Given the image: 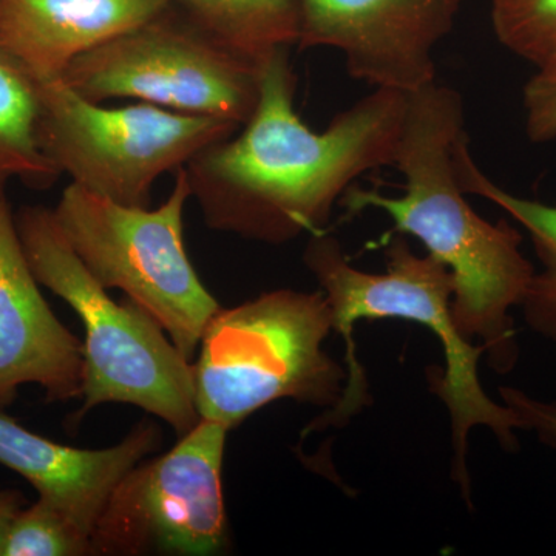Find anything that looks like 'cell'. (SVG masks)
<instances>
[{
	"label": "cell",
	"mask_w": 556,
	"mask_h": 556,
	"mask_svg": "<svg viewBox=\"0 0 556 556\" xmlns=\"http://www.w3.org/2000/svg\"><path fill=\"white\" fill-rule=\"evenodd\" d=\"M91 555V536L67 514L38 497L11 525L3 556Z\"/></svg>",
	"instance_id": "e0dca14e"
},
{
	"label": "cell",
	"mask_w": 556,
	"mask_h": 556,
	"mask_svg": "<svg viewBox=\"0 0 556 556\" xmlns=\"http://www.w3.org/2000/svg\"><path fill=\"white\" fill-rule=\"evenodd\" d=\"M174 5L223 47L257 65L298 46V0H174Z\"/></svg>",
	"instance_id": "9a60e30c"
},
{
	"label": "cell",
	"mask_w": 556,
	"mask_h": 556,
	"mask_svg": "<svg viewBox=\"0 0 556 556\" xmlns=\"http://www.w3.org/2000/svg\"><path fill=\"white\" fill-rule=\"evenodd\" d=\"M0 2H2V0H0Z\"/></svg>",
	"instance_id": "7402d4cb"
},
{
	"label": "cell",
	"mask_w": 556,
	"mask_h": 556,
	"mask_svg": "<svg viewBox=\"0 0 556 556\" xmlns=\"http://www.w3.org/2000/svg\"><path fill=\"white\" fill-rule=\"evenodd\" d=\"M455 164L457 181L466 195H477L503 208L529 233L541 270L533 274L519 306L527 327L556 343V206L514 195L493 182L475 163L467 134L457 141Z\"/></svg>",
	"instance_id": "5bb4252c"
},
{
	"label": "cell",
	"mask_w": 556,
	"mask_h": 556,
	"mask_svg": "<svg viewBox=\"0 0 556 556\" xmlns=\"http://www.w3.org/2000/svg\"><path fill=\"white\" fill-rule=\"evenodd\" d=\"M174 0H2L0 46L36 80L166 13Z\"/></svg>",
	"instance_id": "4fadbf2b"
},
{
	"label": "cell",
	"mask_w": 556,
	"mask_h": 556,
	"mask_svg": "<svg viewBox=\"0 0 556 556\" xmlns=\"http://www.w3.org/2000/svg\"><path fill=\"white\" fill-rule=\"evenodd\" d=\"M289 50L260 64L251 118L185 167L208 229L266 244L317 236L358 177L393 166L407 94L375 89L313 130L294 108Z\"/></svg>",
	"instance_id": "6da1fadb"
},
{
	"label": "cell",
	"mask_w": 556,
	"mask_h": 556,
	"mask_svg": "<svg viewBox=\"0 0 556 556\" xmlns=\"http://www.w3.org/2000/svg\"><path fill=\"white\" fill-rule=\"evenodd\" d=\"M527 137L533 142L556 139V58L536 67L522 91Z\"/></svg>",
	"instance_id": "d6986e66"
},
{
	"label": "cell",
	"mask_w": 556,
	"mask_h": 556,
	"mask_svg": "<svg viewBox=\"0 0 556 556\" xmlns=\"http://www.w3.org/2000/svg\"><path fill=\"white\" fill-rule=\"evenodd\" d=\"M387 273L368 274L353 268L339 240L325 232L311 236L303 260L328 300L332 331L346 343V386L336 407L311 422L316 431L342 427L369 404L367 376L358 364L353 328L364 318H405L424 325L437 336L444 350L445 368L427 369L428 386L452 417L453 479L471 503L467 470L468 433L484 426L506 452H518L515 430H522L514 409L492 401L479 382L478 362L484 345H473L457 328L452 313L455 281L452 273L431 255L419 257L404 236L396 233L387 247Z\"/></svg>",
	"instance_id": "3957f363"
},
{
	"label": "cell",
	"mask_w": 556,
	"mask_h": 556,
	"mask_svg": "<svg viewBox=\"0 0 556 556\" xmlns=\"http://www.w3.org/2000/svg\"><path fill=\"white\" fill-rule=\"evenodd\" d=\"M172 9L76 58L61 78L98 104L131 100L243 126L257 108L260 65Z\"/></svg>",
	"instance_id": "ba28073f"
},
{
	"label": "cell",
	"mask_w": 556,
	"mask_h": 556,
	"mask_svg": "<svg viewBox=\"0 0 556 556\" xmlns=\"http://www.w3.org/2000/svg\"><path fill=\"white\" fill-rule=\"evenodd\" d=\"M17 232L40 287L78 314L86 331L79 422L104 404H129L169 424L178 437L200 422L192 362L148 311L127 298L116 302L83 265L53 208L24 206Z\"/></svg>",
	"instance_id": "277c9868"
},
{
	"label": "cell",
	"mask_w": 556,
	"mask_h": 556,
	"mask_svg": "<svg viewBox=\"0 0 556 556\" xmlns=\"http://www.w3.org/2000/svg\"><path fill=\"white\" fill-rule=\"evenodd\" d=\"M39 112L38 80L0 46V185L43 190L60 178L39 146Z\"/></svg>",
	"instance_id": "2e32d148"
},
{
	"label": "cell",
	"mask_w": 556,
	"mask_h": 556,
	"mask_svg": "<svg viewBox=\"0 0 556 556\" xmlns=\"http://www.w3.org/2000/svg\"><path fill=\"white\" fill-rule=\"evenodd\" d=\"M500 394L504 404L514 409L522 430L535 431L541 442L556 448V404L540 401L511 387H501Z\"/></svg>",
	"instance_id": "ffe728a7"
},
{
	"label": "cell",
	"mask_w": 556,
	"mask_h": 556,
	"mask_svg": "<svg viewBox=\"0 0 556 556\" xmlns=\"http://www.w3.org/2000/svg\"><path fill=\"white\" fill-rule=\"evenodd\" d=\"M463 98L433 83L407 94L393 167L404 175V195L351 186L342 197L348 214L367 208L393 219L388 236L416 237L452 273V313L460 334L481 339L495 371L518 364L511 308L519 306L535 268L522 254V237L506 219L490 223L470 206L457 181L455 150L466 135Z\"/></svg>",
	"instance_id": "7a4b0ae2"
},
{
	"label": "cell",
	"mask_w": 556,
	"mask_h": 556,
	"mask_svg": "<svg viewBox=\"0 0 556 556\" xmlns=\"http://www.w3.org/2000/svg\"><path fill=\"white\" fill-rule=\"evenodd\" d=\"M298 49H334L351 78L409 94L437 83L433 51L463 0H298Z\"/></svg>",
	"instance_id": "30bf717a"
},
{
	"label": "cell",
	"mask_w": 556,
	"mask_h": 556,
	"mask_svg": "<svg viewBox=\"0 0 556 556\" xmlns=\"http://www.w3.org/2000/svg\"><path fill=\"white\" fill-rule=\"evenodd\" d=\"M25 506L27 500L20 490L0 489V556H3L5 551L11 525Z\"/></svg>",
	"instance_id": "44dd1931"
},
{
	"label": "cell",
	"mask_w": 556,
	"mask_h": 556,
	"mask_svg": "<svg viewBox=\"0 0 556 556\" xmlns=\"http://www.w3.org/2000/svg\"><path fill=\"white\" fill-rule=\"evenodd\" d=\"M83 342L51 311L40 292L0 185V409L22 386L36 383L49 402L80 397Z\"/></svg>",
	"instance_id": "8fae6325"
},
{
	"label": "cell",
	"mask_w": 556,
	"mask_h": 556,
	"mask_svg": "<svg viewBox=\"0 0 556 556\" xmlns=\"http://www.w3.org/2000/svg\"><path fill=\"white\" fill-rule=\"evenodd\" d=\"M497 40L535 67L556 58V0H493Z\"/></svg>",
	"instance_id": "ac0fdd59"
},
{
	"label": "cell",
	"mask_w": 556,
	"mask_h": 556,
	"mask_svg": "<svg viewBox=\"0 0 556 556\" xmlns=\"http://www.w3.org/2000/svg\"><path fill=\"white\" fill-rule=\"evenodd\" d=\"M38 84V139L47 159L75 185L126 206L149 207L156 179L240 129L146 102L104 108L62 78Z\"/></svg>",
	"instance_id": "52a82bcc"
},
{
	"label": "cell",
	"mask_w": 556,
	"mask_h": 556,
	"mask_svg": "<svg viewBox=\"0 0 556 556\" xmlns=\"http://www.w3.org/2000/svg\"><path fill=\"white\" fill-rule=\"evenodd\" d=\"M229 430L200 420L175 447L130 468L94 522L91 555L207 556L230 546L223 490Z\"/></svg>",
	"instance_id": "9c48e42d"
},
{
	"label": "cell",
	"mask_w": 556,
	"mask_h": 556,
	"mask_svg": "<svg viewBox=\"0 0 556 556\" xmlns=\"http://www.w3.org/2000/svg\"><path fill=\"white\" fill-rule=\"evenodd\" d=\"M192 199L185 167L160 207L126 206L75 182L62 190L54 218L94 280L119 289L167 332L192 362L219 303L193 269L185 244V208Z\"/></svg>",
	"instance_id": "8992f818"
},
{
	"label": "cell",
	"mask_w": 556,
	"mask_h": 556,
	"mask_svg": "<svg viewBox=\"0 0 556 556\" xmlns=\"http://www.w3.org/2000/svg\"><path fill=\"white\" fill-rule=\"evenodd\" d=\"M331 331L321 291L277 289L233 308L219 306L192 362L200 420L230 431L281 399L336 407L348 372L324 350Z\"/></svg>",
	"instance_id": "5b68a950"
},
{
	"label": "cell",
	"mask_w": 556,
	"mask_h": 556,
	"mask_svg": "<svg viewBox=\"0 0 556 556\" xmlns=\"http://www.w3.org/2000/svg\"><path fill=\"white\" fill-rule=\"evenodd\" d=\"M156 424L142 420L113 447L84 450L33 433L0 412V466L16 471L87 533L121 478L161 447Z\"/></svg>",
	"instance_id": "7c38bea8"
}]
</instances>
